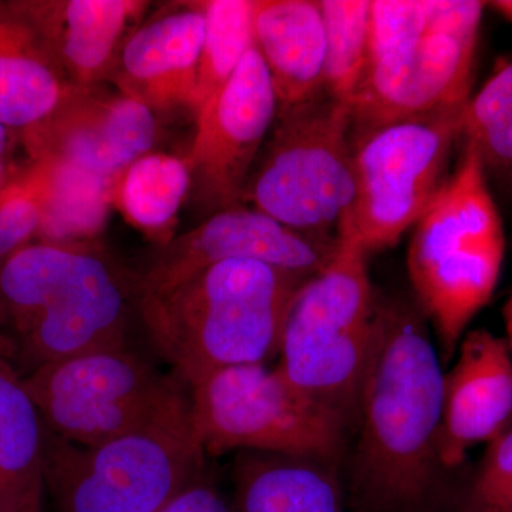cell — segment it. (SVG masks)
<instances>
[{
    "instance_id": "6da1fadb",
    "label": "cell",
    "mask_w": 512,
    "mask_h": 512,
    "mask_svg": "<svg viewBox=\"0 0 512 512\" xmlns=\"http://www.w3.org/2000/svg\"><path fill=\"white\" fill-rule=\"evenodd\" d=\"M443 380L419 305L376 295L350 468L357 512H429L439 491Z\"/></svg>"
},
{
    "instance_id": "7a4b0ae2",
    "label": "cell",
    "mask_w": 512,
    "mask_h": 512,
    "mask_svg": "<svg viewBox=\"0 0 512 512\" xmlns=\"http://www.w3.org/2000/svg\"><path fill=\"white\" fill-rule=\"evenodd\" d=\"M306 279L232 259L141 296L138 311L157 352L190 389L218 370L266 365L278 355L289 306Z\"/></svg>"
},
{
    "instance_id": "3957f363",
    "label": "cell",
    "mask_w": 512,
    "mask_h": 512,
    "mask_svg": "<svg viewBox=\"0 0 512 512\" xmlns=\"http://www.w3.org/2000/svg\"><path fill=\"white\" fill-rule=\"evenodd\" d=\"M130 284L77 244L29 242L0 265V333L20 376L70 357L126 348Z\"/></svg>"
},
{
    "instance_id": "277c9868",
    "label": "cell",
    "mask_w": 512,
    "mask_h": 512,
    "mask_svg": "<svg viewBox=\"0 0 512 512\" xmlns=\"http://www.w3.org/2000/svg\"><path fill=\"white\" fill-rule=\"evenodd\" d=\"M505 256L503 220L473 144L414 225L407 271L417 305L446 359L456 355L477 313L490 302Z\"/></svg>"
},
{
    "instance_id": "5b68a950",
    "label": "cell",
    "mask_w": 512,
    "mask_h": 512,
    "mask_svg": "<svg viewBox=\"0 0 512 512\" xmlns=\"http://www.w3.org/2000/svg\"><path fill=\"white\" fill-rule=\"evenodd\" d=\"M367 254L340 228L335 252L293 296L275 369L296 389L352 426L375 342Z\"/></svg>"
},
{
    "instance_id": "8992f818",
    "label": "cell",
    "mask_w": 512,
    "mask_h": 512,
    "mask_svg": "<svg viewBox=\"0 0 512 512\" xmlns=\"http://www.w3.org/2000/svg\"><path fill=\"white\" fill-rule=\"evenodd\" d=\"M352 130V106L325 90L278 107L242 205L306 237L338 238L356 194Z\"/></svg>"
},
{
    "instance_id": "52a82bcc",
    "label": "cell",
    "mask_w": 512,
    "mask_h": 512,
    "mask_svg": "<svg viewBox=\"0 0 512 512\" xmlns=\"http://www.w3.org/2000/svg\"><path fill=\"white\" fill-rule=\"evenodd\" d=\"M205 456L191 409L97 447L70 443L45 427L46 493L55 512H158L202 480Z\"/></svg>"
},
{
    "instance_id": "ba28073f",
    "label": "cell",
    "mask_w": 512,
    "mask_h": 512,
    "mask_svg": "<svg viewBox=\"0 0 512 512\" xmlns=\"http://www.w3.org/2000/svg\"><path fill=\"white\" fill-rule=\"evenodd\" d=\"M43 426L60 439L97 447L191 409L190 390L127 348L99 350L22 376Z\"/></svg>"
},
{
    "instance_id": "9c48e42d",
    "label": "cell",
    "mask_w": 512,
    "mask_h": 512,
    "mask_svg": "<svg viewBox=\"0 0 512 512\" xmlns=\"http://www.w3.org/2000/svg\"><path fill=\"white\" fill-rule=\"evenodd\" d=\"M464 106L352 134L356 194L340 228L367 255L394 247L443 190Z\"/></svg>"
},
{
    "instance_id": "30bf717a",
    "label": "cell",
    "mask_w": 512,
    "mask_h": 512,
    "mask_svg": "<svg viewBox=\"0 0 512 512\" xmlns=\"http://www.w3.org/2000/svg\"><path fill=\"white\" fill-rule=\"evenodd\" d=\"M194 430L205 454L237 451L338 461L349 429L266 365L227 367L190 387Z\"/></svg>"
},
{
    "instance_id": "8fae6325",
    "label": "cell",
    "mask_w": 512,
    "mask_h": 512,
    "mask_svg": "<svg viewBox=\"0 0 512 512\" xmlns=\"http://www.w3.org/2000/svg\"><path fill=\"white\" fill-rule=\"evenodd\" d=\"M278 100L255 46L231 79L197 111L187 164L197 200L215 212L242 205L252 168L274 126Z\"/></svg>"
},
{
    "instance_id": "7c38bea8",
    "label": "cell",
    "mask_w": 512,
    "mask_h": 512,
    "mask_svg": "<svg viewBox=\"0 0 512 512\" xmlns=\"http://www.w3.org/2000/svg\"><path fill=\"white\" fill-rule=\"evenodd\" d=\"M336 239L306 237L251 207L212 214L161 248L136 282L137 299L168 291L208 266L232 259L264 262L311 278L329 261Z\"/></svg>"
},
{
    "instance_id": "4fadbf2b",
    "label": "cell",
    "mask_w": 512,
    "mask_h": 512,
    "mask_svg": "<svg viewBox=\"0 0 512 512\" xmlns=\"http://www.w3.org/2000/svg\"><path fill=\"white\" fill-rule=\"evenodd\" d=\"M154 110L124 93L74 87L43 126L23 137L33 161L76 165L106 180L146 156L156 141Z\"/></svg>"
},
{
    "instance_id": "5bb4252c",
    "label": "cell",
    "mask_w": 512,
    "mask_h": 512,
    "mask_svg": "<svg viewBox=\"0 0 512 512\" xmlns=\"http://www.w3.org/2000/svg\"><path fill=\"white\" fill-rule=\"evenodd\" d=\"M477 45L426 33L366 70L353 97L352 134L423 116L470 99Z\"/></svg>"
},
{
    "instance_id": "9a60e30c",
    "label": "cell",
    "mask_w": 512,
    "mask_h": 512,
    "mask_svg": "<svg viewBox=\"0 0 512 512\" xmlns=\"http://www.w3.org/2000/svg\"><path fill=\"white\" fill-rule=\"evenodd\" d=\"M444 373L440 460L447 471L512 420V353L504 336L474 329L461 339Z\"/></svg>"
},
{
    "instance_id": "2e32d148",
    "label": "cell",
    "mask_w": 512,
    "mask_h": 512,
    "mask_svg": "<svg viewBox=\"0 0 512 512\" xmlns=\"http://www.w3.org/2000/svg\"><path fill=\"white\" fill-rule=\"evenodd\" d=\"M204 33L202 2L180 3L138 26L117 60L120 89L153 110L191 107Z\"/></svg>"
},
{
    "instance_id": "e0dca14e",
    "label": "cell",
    "mask_w": 512,
    "mask_h": 512,
    "mask_svg": "<svg viewBox=\"0 0 512 512\" xmlns=\"http://www.w3.org/2000/svg\"><path fill=\"white\" fill-rule=\"evenodd\" d=\"M70 83L97 86L113 70L131 23L146 2L138 0H18Z\"/></svg>"
},
{
    "instance_id": "ac0fdd59",
    "label": "cell",
    "mask_w": 512,
    "mask_h": 512,
    "mask_svg": "<svg viewBox=\"0 0 512 512\" xmlns=\"http://www.w3.org/2000/svg\"><path fill=\"white\" fill-rule=\"evenodd\" d=\"M74 87L18 0H0V123L29 136Z\"/></svg>"
},
{
    "instance_id": "d6986e66",
    "label": "cell",
    "mask_w": 512,
    "mask_h": 512,
    "mask_svg": "<svg viewBox=\"0 0 512 512\" xmlns=\"http://www.w3.org/2000/svg\"><path fill=\"white\" fill-rule=\"evenodd\" d=\"M254 46L264 60L278 107L323 92L325 26L316 0H254Z\"/></svg>"
},
{
    "instance_id": "ffe728a7",
    "label": "cell",
    "mask_w": 512,
    "mask_h": 512,
    "mask_svg": "<svg viewBox=\"0 0 512 512\" xmlns=\"http://www.w3.org/2000/svg\"><path fill=\"white\" fill-rule=\"evenodd\" d=\"M338 461L238 453L232 512H345Z\"/></svg>"
},
{
    "instance_id": "44dd1931",
    "label": "cell",
    "mask_w": 512,
    "mask_h": 512,
    "mask_svg": "<svg viewBox=\"0 0 512 512\" xmlns=\"http://www.w3.org/2000/svg\"><path fill=\"white\" fill-rule=\"evenodd\" d=\"M43 437L12 352L0 348V512H45Z\"/></svg>"
},
{
    "instance_id": "7402d4cb",
    "label": "cell",
    "mask_w": 512,
    "mask_h": 512,
    "mask_svg": "<svg viewBox=\"0 0 512 512\" xmlns=\"http://www.w3.org/2000/svg\"><path fill=\"white\" fill-rule=\"evenodd\" d=\"M49 165L40 241L76 244L99 234L113 201L114 183L76 165L42 160Z\"/></svg>"
},
{
    "instance_id": "603a6c76",
    "label": "cell",
    "mask_w": 512,
    "mask_h": 512,
    "mask_svg": "<svg viewBox=\"0 0 512 512\" xmlns=\"http://www.w3.org/2000/svg\"><path fill=\"white\" fill-rule=\"evenodd\" d=\"M190 185L187 161L148 153L117 177L113 197L128 221L144 231L158 232L170 227Z\"/></svg>"
},
{
    "instance_id": "cb8c5ba5",
    "label": "cell",
    "mask_w": 512,
    "mask_h": 512,
    "mask_svg": "<svg viewBox=\"0 0 512 512\" xmlns=\"http://www.w3.org/2000/svg\"><path fill=\"white\" fill-rule=\"evenodd\" d=\"M204 45L191 107L195 113L215 96L254 46V0H205Z\"/></svg>"
},
{
    "instance_id": "d4e9b609",
    "label": "cell",
    "mask_w": 512,
    "mask_h": 512,
    "mask_svg": "<svg viewBox=\"0 0 512 512\" xmlns=\"http://www.w3.org/2000/svg\"><path fill=\"white\" fill-rule=\"evenodd\" d=\"M325 26L323 90L352 104L367 70L369 0H320Z\"/></svg>"
},
{
    "instance_id": "484cf974",
    "label": "cell",
    "mask_w": 512,
    "mask_h": 512,
    "mask_svg": "<svg viewBox=\"0 0 512 512\" xmlns=\"http://www.w3.org/2000/svg\"><path fill=\"white\" fill-rule=\"evenodd\" d=\"M47 184L49 165L33 161L32 167L0 188V265L39 232Z\"/></svg>"
},
{
    "instance_id": "4316f807",
    "label": "cell",
    "mask_w": 512,
    "mask_h": 512,
    "mask_svg": "<svg viewBox=\"0 0 512 512\" xmlns=\"http://www.w3.org/2000/svg\"><path fill=\"white\" fill-rule=\"evenodd\" d=\"M426 32L424 0H373L369 13L367 69L384 57L413 46Z\"/></svg>"
},
{
    "instance_id": "83f0119b",
    "label": "cell",
    "mask_w": 512,
    "mask_h": 512,
    "mask_svg": "<svg viewBox=\"0 0 512 512\" xmlns=\"http://www.w3.org/2000/svg\"><path fill=\"white\" fill-rule=\"evenodd\" d=\"M487 444V451L471 488V512H510L512 420Z\"/></svg>"
},
{
    "instance_id": "f1b7e54d",
    "label": "cell",
    "mask_w": 512,
    "mask_h": 512,
    "mask_svg": "<svg viewBox=\"0 0 512 512\" xmlns=\"http://www.w3.org/2000/svg\"><path fill=\"white\" fill-rule=\"evenodd\" d=\"M511 114L512 60L504 63L476 96L468 99L461 116V141L474 143Z\"/></svg>"
},
{
    "instance_id": "f546056e",
    "label": "cell",
    "mask_w": 512,
    "mask_h": 512,
    "mask_svg": "<svg viewBox=\"0 0 512 512\" xmlns=\"http://www.w3.org/2000/svg\"><path fill=\"white\" fill-rule=\"evenodd\" d=\"M426 6L427 32L446 35L477 45L485 2L477 0H433Z\"/></svg>"
},
{
    "instance_id": "4dcf8cb0",
    "label": "cell",
    "mask_w": 512,
    "mask_h": 512,
    "mask_svg": "<svg viewBox=\"0 0 512 512\" xmlns=\"http://www.w3.org/2000/svg\"><path fill=\"white\" fill-rule=\"evenodd\" d=\"M158 512H232L215 488L204 481L190 485Z\"/></svg>"
},
{
    "instance_id": "1f68e13d",
    "label": "cell",
    "mask_w": 512,
    "mask_h": 512,
    "mask_svg": "<svg viewBox=\"0 0 512 512\" xmlns=\"http://www.w3.org/2000/svg\"><path fill=\"white\" fill-rule=\"evenodd\" d=\"M13 138H15V133L0 123V163L8 164Z\"/></svg>"
},
{
    "instance_id": "d6a6232c",
    "label": "cell",
    "mask_w": 512,
    "mask_h": 512,
    "mask_svg": "<svg viewBox=\"0 0 512 512\" xmlns=\"http://www.w3.org/2000/svg\"><path fill=\"white\" fill-rule=\"evenodd\" d=\"M503 320L505 328L504 339L507 340L508 348H510L512 353V295L508 298V301L505 302L503 308Z\"/></svg>"
},
{
    "instance_id": "836d02e7",
    "label": "cell",
    "mask_w": 512,
    "mask_h": 512,
    "mask_svg": "<svg viewBox=\"0 0 512 512\" xmlns=\"http://www.w3.org/2000/svg\"><path fill=\"white\" fill-rule=\"evenodd\" d=\"M485 5L495 10L501 18L512 23V0H494V2H488Z\"/></svg>"
},
{
    "instance_id": "e575fe53",
    "label": "cell",
    "mask_w": 512,
    "mask_h": 512,
    "mask_svg": "<svg viewBox=\"0 0 512 512\" xmlns=\"http://www.w3.org/2000/svg\"><path fill=\"white\" fill-rule=\"evenodd\" d=\"M8 164L0 163V188L8 183Z\"/></svg>"
},
{
    "instance_id": "d590c367",
    "label": "cell",
    "mask_w": 512,
    "mask_h": 512,
    "mask_svg": "<svg viewBox=\"0 0 512 512\" xmlns=\"http://www.w3.org/2000/svg\"><path fill=\"white\" fill-rule=\"evenodd\" d=\"M0 348L9 349L10 352H12L13 357V346L12 343H10V340L6 338V336L0 335Z\"/></svg>"
},
{
    "instance_id": "8d00e7d4",
    "label": "cell",
    "mask_w": 512,
    "mask_h": 512,
    "mask_svg": "<svg viewBox=\"0 0 512 512\" xmlns=\"http://www.w3.org/2000/svg\"><path fill=\"white\" fill-rule=\"evenodd\" d=\"M510 512H512V505H511V510H510Z\"/></svg>"
},
{
    "instance_id": "74e56055",
    "label": "cell",
    "mask_w": 512,
    "mask_h": 512,
    "mask_svg": "<svg viewBox=\"0 0 512 512\" xmlns=\"http://www.w3.org/2000/svg\"><path fill=\"white\" fill-rule=\"evenodd\" d=\"M0 335H3V333H0ZM3 336H5V335H3Z\"/></svg>"
}]
</instances>
